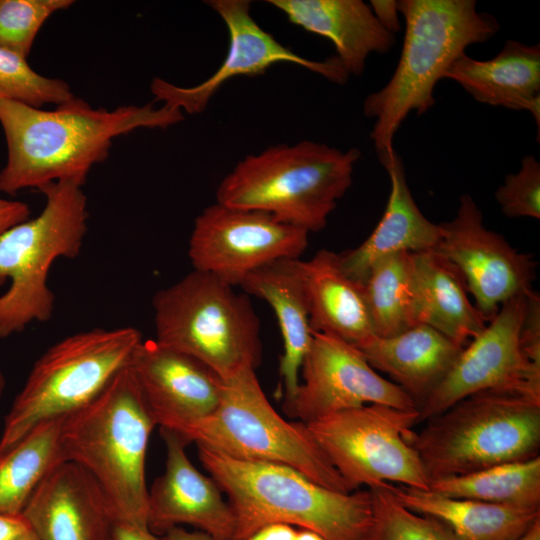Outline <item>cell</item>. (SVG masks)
Masks as SVG:
<instances>
[{"label": "cell", "mask_w": 540, "mask_h": 540, "mask_svg": "<svg viewBox=\"0 0 540 540\" xmlns=\"http://www.w3.org/2000/svg\"><path fill=\"white\" fill-rule=\"evenodd\" d=\"M155 426L129 366L97 398L63 420L64 461L78 464L96 480L118 522L147 528L145 461Z\"/></svg>", "instance_id": "277c9868"}, {"label": "cell", "mask_w": 540, "mask_h": 540, "mask_svg": "<svg viewBox=\"0 0 540 540\" xmlns=\"http://www.w3.org/2000/svg\"><path fill=\"white\" fill-rule=\"evenodd\" d=\"M378 159L390 179L386 208L363 243L338 253L341 270L362 285L372 266L382 257L397 252L433 250L442 238L440 224L427 219L414 201L402 159L395 149Z\"/></svg>", "instance_id": "ffe728a7"}, {"label": "cell", "mask_w": 540, "mask_h": 540, "mask_svg": "<svg viewBox=\"0 0 540 540\" xmlns=\"http://www.w3.org/2000/svg\"><path fill=\"white\" fill-rule=\"evenodd\" d=\"M160 430L166 446L165 469L148 489L147 528L164 535L187 524L214 540H233L235 517L218 484L195 468L178 433Z\"/></svg>", "instance_id": "ac0fdd59"}, {"label": "cell", "mask_w": 540, "mask_h": 540, "mask_svg": "<svg viewBox=\"0 0 540 540\" xmlns=\"http://www.w3.org/2000/svg\"><path fill=\"white\" fill-rule=\"evenodd\" d=\"M129 367L160 428L177 431L210 415L220 402L224 380L215 371L155 339H143Z\"/></svg>", "instance_id": "e0dca14e"}, {"label": "cell", "mask_w": 540, "mask_h": 540, "mask_svg": "<svg viewBox=\"0 0 540 540\" xmlns=\"http://www.w3.org/2000/svg\"><path fill=\"white\" fill-rule=\"evenodd\" d=\"M495 199L509 218L540 219V163L535 156H524L520 169L506 175Z\"/></svg>", "instance_id": "836d02e7"}, {"label": "cell", "mask_w": 540, "mask_h": 540, "mask_svg": "<svg viewBox=\"0 0 540 540\" xmlns=\"http://www.w3.org/2000/svg\"><path fill=\"white\" fill-rule=\"evenodd\" d=\"M64 418L42 422L0 453V512L22 513L46 475L64 461L60 443Z\"/></svg>", "instance_id": "83f0119b"}, {"label": "cell", "mask_w": 540, "mask_h": 540, "mask_svg": "<svg viewBox=\"0 0 540 540\" xmlns=\"http://www.w3.org/2000/svg\"><path fill=\"white\" fill-rule=\"evenodd\" d=\"M22 514L39 540H110L116 522L99 484L72 461L46 475Z\"/></svg>", "instance_id": "d6986e66"}, {"label": "cell", "mask_w": 540, "mask_h": 540, "mask_svg": "<svg viewBox=\"0 0 540 540\" xmlns=\"http://www.w3.org/2000/svg\"><path fill=\"white\" fill-rule=\"evenodd\" d=\"M197 447L203 467L226 494L233 511V540L271 523L312 530L325 540H373L369 489L343 493L286 465L241 461Z\"/></svg>", "instance_id": "7a4b0ae2"}, {"label": "cell", "mask_w": 540, "mask_h": 540, "mask_svg": "<svg viewBox=\"0 0 540 540\" xmlns=\"http://www.w3.org/2000/svg\"><path fill=\"white\" fill-rule=\"evenodd\" d=\"M405 19L402 52L388 83L363 102L364 115L374 119L370 133L378 157L394 150L395 134L411 112L433 107L437 82L466 48L497 34L500 25L474 0H400Z\"/></svg>", "instance_id": "3957f363"}, {"label": "cell", "mask_w": 540, "mask_h": 540, "mask_svg": "<svg viewBox=\"0 0 540 540\" xmlns=\"http://www.w3.org/2000/svg\"><path fill=\"white\" fill-rule=\"evenodd\" d=\"M296 530L284 523H271L260 527L242 540H294Z\"/></svg>", "instance_id": "74e56055"}, {"label": "cell", "mask_w": 540, "mask_h": 540, "mask_svg": "<svg viewBox=\"0 0 540 540\" xmlns=\"http://www.w3.org/2000/svg\"><path fill=\"white\" fill-rule=\"evenodd\" d=\"M369 490L374 511L373 540H458L441 521L401 504L390 483Z\"/></svg>", "instance_id": "4dcf8cb0"}, {"label": "cell", "mask_w": 540, "mask_h": 540, "mask_svg": "<svg viewBox=\"0 0 540 540\" xmlns=\"http://www.w3.org/2000/svg\"><path fill=\"white\" fill-rule=\"evenodd\" d=\"M476 101L531 113L540 126V45L509 39L492 59L477 60L465 52L444 72Z\"/></svg>", "instance_id": "44dd1931"}, {"label": "cell", "mask_w": 540, "mask_h": 540, "mask_svg": "<svg viewBox=\"0 0 540 540\" xmlns=\"http://www.w3.org/2000/svg\"><path fill=\"white\" fill-rule=\"evenodd\" d=\"M440 226L442 238L434 250L459 269L487 322L503 303L532 291L533 256L518 252L503 236L487 229L470 195L460 196L455 217Z\"/></svg>", "instance_id": "2e32d148"}, {"label": "cell", "mask_w": 540, "mask_h": 540, "mask_svg": "<svg viewBox=\"0 0 540 540\" xmlns=\"http://www.w3.org/2000/svg\"><path fill=\"white\" fill-rule=\"evenodd\" d=\"M292 24L327 38L348 74L361 76L371 53L384 54L395 36L376 20L369 4L361 0H268Z\"/></svg>", "instance_id": "7402d4cb"}, {"label": "cell", "mask_w": 540, "mask_h": 540, "mask_svg": "<svg viewBox=\"0 0 540 540\" xmlns=\"http://www.w3.org/2000/svg\"><path fill=\"white\" fill-rule=\"evenodd\" d=\"M358 148L304 140L247 155L220 182L216 202L258 210L310 232L322 230L352 185Z\"/></svg>", "instance_id": "5b68a950"}, {"label": "cell", "mask_w": 540, "mask_h": 540, "mask_svg": "<svg viewBox=\"0 0 540 540\" xmlns=\"http://www.w3.org/2000/svg\"><path fill=\"white\" fill-rule=\"evenodd\" d=\"M416 316L465 347L487 325L468 298L459 269L437 251L412 252Z\"/></svg>", "instance_id": "484cf974"}, {"label": "cell", "mask_w": 540, "mask_h": 540, "mask_svg": "<svg viewBox=\"0 0 540 540\" xmlns=\"http://www.w3.org/2000/svg\"><path fill=\"white\" fill-rule=\"evenodd\" d=\"M71 0H0V48L24 58L46 20Z\"/></svg>", "instance_id": "d6a6232c"}, {"label": "cell", "mask_w": 540, "mask_h": 540, "mask_svg": "<svg viewBox=\"0 0 540 540\" xmlns=\"http://www.w3.org/2000/svg\"><path fill=\"white\" fill-rule=\"evenodd\" d=\"M418 417V409L369 404L329 414L306 426L353 491L392 482L428 490L429 478L409 443Z\"/></svg>", "instance_id": "8fae6325"}, {"label": "cell", "mask_w": 540, "mask_h": 540, "mask_svg": "<svg viewBox=\"0 0 540 540\" xmlns=\"http://www.w3.org/2000/svg\"><path fill=\"white\" fill-rule=\"evenodd\" d=\"M299 261H272L249 273L239 285L247 294L266 301L276 315L284 348L279 367L283 404L291 401L298 389L300 367L313 336Z\"/></svg>", "instance_id": "cb8c5ba5"}, {"label": "cell", "mask_w": 540, "mask_h": 540, "mask_svg": "<svg viewBox=\"0 0 540 540\" xmlns=\"http://www.w3.org/2000/svg\"><path fill=\"white\" fill-rule=\"evenodd\" d=\"M110 540H158V538L146 527L116 521Z\"/></svg>", "instance_id": "f35d334b"}, {"label": "cell", "mask_w": 540, "mask_h": 540, "mask_svg": "<svg viewBox=\"0 0 540 540\" xmlns=\"http://www.w3.org/2000/svg\"><path fill=\"white\" fill-rule=\"evenodd\" d=\"M526 297L516 296L503 303L486 327L468 342L419 407L418 423L484 391L511 393L540 402V366L530 362L520 346Z\"/></svg>", "instance_id": "7c38bea8"}, {"label": "cell", "mask_w": 540, "mask_h": 540, "mask_svg": "<svg viewBox=\"0 0 540 540\" xmlns=\"http://www.w3.org/2000/svg\"><path fill=\"white\" fill-rule=\"evenodd\" d=\"M155 340L188 354L223 380L261 362L260 321L245 294L192 270L152 299Z\"/></svg>", "instance_id": "9c48e42d"}, {"label": "cell", "mask_w": 540, "mask_h": 540, "mask_svg": "<svg viewBox=\"0 0 540 540\" xmlns=\"http://www.w3.org/2000/svg\"><path fill=\"white\" fill-rule=\"evenodd\" d=\"M356 348L373 369L388 374L419 410L464 347L428 325L417 324L391 337L374 336Z\"/></svg>", "instance_id": "603a6c76"}, {"label": "cell", "mask_w": 540, "mask_h": 540, "mask_svg": "<svg viewBox=\"0 0 540 540\" xmlns=\"http://www.w3.org/2000/svg\"><path fill=\"white\" fill-rule=\"evenodd\" d=\"M309 232L273 215L218 202L195 219L188 256L194 270L239 286L252 271L272 261L300 258Z\"/></svg>", "instance_id": "4fadbf2b"}, {"label": "cell", "mask_w": 540, "mask_h": 540, "mask_svg": "<svg viewBox=\"0 0 540 540\" xmlns=\"http://www.w3.org/2000/svg\"><path fill=\"white\" fill-rule=\"evenodd\" d=\"M82 187L72 181L44 187L42 211L0 236V287L10 280L0 295V339L52 318L55 296L48 286L49 271L57 259L80 254L88 230Z\"/></svg>", "instance_id": "8992f818"}, {"label": "cell", "mask_w": 540, "mask_h": 540, "mask_svg": "<svg viewBox=\"0 0 540 540\" xmlns=\"http://www.w3.org/2000/svg\"><path fill=\"white\" fill-rule=\"evenodd\" d=\"M210 6L227 27L229 45L218 69L205 81L182 87L155 77L150 89L156 101L189 114L203 112L211 98L235 77L264 75L277 63H290L319 74L335 84H345L350 76L336 56L322 61L304 58L281 44L251 16L248 0H209Z\"/></svg>", "instance_id": "5bb4252c"}, {"label": "cell", "mask_w": 540, "mask_h": 540, "mask_svg": "<svg viewBox=\"0 0 540 540\" xmlns=\"http://www.w3.org/2000/svg\"><path fill=\"white\" fill-rule=\"evenodd\" d=\"M27 203L0 197V236L14 225L30 218Z\"/></svg>", "instance_id": "d590c367"}, {"label": "cell", "mask_w": 540, "mask_h": 540, "mask_svg": "<svg viewBox=\"0 0 540 540\" xmlns=\"http://www.w3.org/2000/svg\"><path fill=\"white\" fill-rule=\"evenodd\" d=\"M183 120L167 105L90 106L73 97L52 110L0 99V125L7 161L0 171V192L42 190L59 181L84 185L91 169L109 156L113 139L139 128L166 129Z\"/></svg>", "instance_id": "6da1fadb"}, {"label": "cell", "mask_w": 540, "mask_h": 540, "mask_svg": "<svg viewBox=\"0 0 540 540\" xmlns=\"http://www.w3.org/2000/svg\"><path fill=\"white\" fill-rule=\"evenodd\" d=\"M428 490L452 498L540 508V456L432 480Z\"/></svg>", "instance_id": "f1b7e54d"}, {"label": "cell", "mask_w": 540, "mask_h": 540, "mask_svg": "<svg viewBox=\"0 0 540 540\" xmlns=\"http://www.w3.org/2000/svg\"><path fill=\"white\" fill-rule=\"evenodd\" d=\"M408 509L445 524L458 540H517L540 518V508H525L446 497L429 490L394 486Z\"/></svg>", "instance_id": "4316f807"}, {"label": "cell", "mask_w": 540, "mask_h": 540, "mask_svg": "<svg viewBox=\"0 0 540 540\" xmlns=\"http://www.w3.org/2000/svg\"><path fill=\"white\" fill-rule=\"evenodd\" d=\"M227 457L289 466L329 489L350 493L302 422H288L268 401L255 369L245 367L224 380L220 402L208 416L175 431Z\"/></svg>", "instance_id": "ba28073f"}, {"label": "cell", "mask_w": 540, "mask_h": 540, "mask_svg": "<svg viewBox=\"0 0 540 540\" xmlns=\"http://www.w3.org/2000/svg\"><path fill=\"white\" fill-rule=\"evenodd\" d=\"M363 291L375 336L391 337L419 324L412 252L379 259L370 269Z\"/></svg>", "instance_id": "f546056e"}, {"label": "cell", "mask_w": 540, "mask_h": 540, "mask_svg": "<svg viewBox=\"0 0 540 540\" xmlns=\"http://www.w3.org/2000/svg\"><path fill=\"white\" fill-rule=\"evenodd\" d=\"M142 341L138 329L125 326L77 332L50 346L35 361L5 416L0 453L42 422L92 402L129 366Z\"/></svg>", "instance_id": "30bf717a"}, {"label": "cell", "mask_w": 540, "mask_h": 540, "mask_svg": "<svg viewBox=\"0 0 540 540\" xmlns=\"http://www.w3.org/2000/svg\"><path fill=\"white\" fill-rule=\"evenodd\" d=\"M294 540H325V539L321 535H319L318 533L312 530L300 529V530H296Z\"/></svg>", "instance_id": "b9f144b4"}, {"label": "cell", "mask_w": 540, "mask_h": 540, "mask_svg": "<svg viewBox=\"0 0 540 540\" xmlns=\"http://www.w3.org/2000/svg\"><path fill=\"white\" fill-rule=\"evenodd\" d=\"M312 332L337 337L355 347L375 336L363 285L341 270L338 253L321 249L299 261Z\"/></svg>", "instance_id": "d4e9b609"}, {"label": "cell", "mask_w": 540, "mask_h": 540, "mask_svg": "<svg viewBox=\"0 0 540 540\" xmlns=\"http://www.w3.org/2000/svg\"><path fill=\"white\" fill-rule=\"evenodd\" d=\"M517 540H540V518Z\"/></svg>", "instance_id": "60d3db41"}, {"label": "cell", "mask_w": 540, "mask_h": 540, "mask_svg": "<svg viewBox=\"0 0 540 540\" xmlns=\"http://www.w3.org/2000/svg\"><path fill=\"white\" fill-rule=\"evenodd\" d=\"M73 97L65 81L37 73L27 58L0 48V99L41 108L47 104H61Z\"/></svg>", "instance_id": "1f68e13d"}, {"label": "cell", "mask_w": 540, "mask_h": 540, "mask_svg": "<svg viewBox=\"0 0 540 540\" xmlns=\"http://www.w3.org/2000/svg\"><path fill=\"white\" fill-rule=\"evenodd\" d=\"M300 372L302 382L283 410L305 424L369 404L418 409L400 386L371 367L358 348L328 334L313 332Z\"/></svg>", "instance_id": "9a60e30c"}, {"label": "cell", "mask_w": 540, "mask_h": 540, "mask_svg": "<svg viewBox=\"0 0 540 540\" xmlns=\"http://www.w3.org/2000/svg\"><path fill=\"white\" fill-rule=\"evenodd\" d=\"M163 536L164 540H214L205 532L187 531L180 526L171 528Z\"/></svg>", "instance_id": "ab89813d"}, {"label": "cell", "mask_w": 540, "mask_h": 540, "mask_svg": "<svg viewBox=\"0 0 540 540\" xmlns=\"http://www.w3.org/2000/svg\"><path fill=\"white\" fill-rule=\"evenodd\" d=\"M15 540H39V539L32 531H30L29 533L15 539Z\"/></svg>", "instance_id": "ee69618b"}, {"label": "cell", "mask_w": 540, "mask_h": 540, "mask_svg": "<svg viewBox=\"0 0 540 540\" xmlns=\"http://www.w3.org/2000/svg\"><path fill=\"white\" fill-rule=\"evenodd\" d=\"M426 421L409 443L429 483L538 456L540 402L520 395L479 392Z\"/></svg>", "instance_id": "52a82bcc"}, {"label": "cell", "mask_w": 540, "mask_h": 540, "mask_svg": "<svg viewBox=\"0 0 540 540\" xmlns=\"http://www.w3.org/2000/svg\"><path fill=\"white\" fill-rule=\"evenodd\" d=\"M371 10L380 26L390 34L400 30L398 1L395 0H372Z\"/></svg>", "instance_id": "e575fe53"}, {"label": "cell", "mask_w": 540, "mask_h": 540, "mask_svg": "<svg viewBox=\"0 0 540 540\" xmlns=\"http://www.w3.org/2000/svg\"><path fill=\"white\" fill-rule=\"evenodd\" d=\"M5 388H6V378L2 369L0 368V400L5 392Z\"/></svg>", "instance_id": "7bdbcfd3"}, {"label": "cell", "mask_w": 540, "mask_h": 540, "mask_svg": "<svg viewBox=\"0 0 540 540\" xmlns=\"http://www.w3.org/2000/svg\"><path fill=\"white\" fill-rule=\"evenodd\" d=\"M30 531L31 527L22 513L0 512V540H15Z\"/></svg>", "instance_id": "8d00e7d4"}]
</instances>
